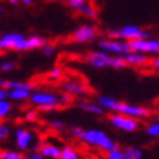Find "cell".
Returning <instances> with one entry per match:
<instances>
[{
	"label": "cell",
	"mask_w": 159,
	"mask_h": 159,
	"mask_svg": "<svg viewBox=\"0 0 159 159\" xmlns=\"http://www.w3.org/2000/svg\"><path fill=\"white\" fill-rule=\"evenodd\" d=\"M84 144L89 145L92 148L100 149L102 152H111V150L119 149V144L116 141H114L109 134L102 131V129H97V128H91V129H85L83 139L80 140Z\"/></svg>",
	"instance_id": "1"
},
{
	"label": "cell",
	"mask_w": 159,
	"mask_h": 159,
	"mask_svg": "<svg viewBox=\"0 0 159 159\" xmlns=\"http://www.w3.org/2000/svg\"><path fill=\"white\" fill-rule=\"evenodd\" d=\"M107 36L114 39H120V40H125V42H133L137 40V39L152 38V33L136 25H124L119 29L107 30Z\"/></svg>",
	"instance_id": "2"
},
{
	"label": "cell",
	"mask_w": 159,
	"mask_h": 159,
	"mask_svg": "<svg viewBox=\"0 0 159 159\" xmlns=\"http://www.w3.org/2000/svg\"><path fill=\"white\" fill-rule=\"evenodd\" d=\"M0 47L3 51H29L27 38L21 33H7L0 36Z\"/></svg>",
	"instance_id": "3"
},
{
	"label": "cell",
	"mask_w": 159,
	"mask_h": 159,
	"mask_svg": "<svg viewBox=\"0 0 159 159\" xmlns=\"http://www.w3.org/2000/svg\"><path fill=\"white\" fill-rule=\"evenodd\" d=\"M115 113L118 114H123L127 116H131L134 119H148L152 116L153 111L152 109H149L146 106H142V105H134V104H129V102H123V101H119L116 109H115Z\"/></svg>",
	"instance_id": "4"
},
{
	"label": "cell",
	"mask_w": 159,
	"mask_h": 159,
	"mask_svg": "<svg viewBox=\"0 0 159 159\" xmlns=\"http://www.w3.org/2000/svg\"><path fill=\"white\" fill-rule=\"evenodd\" d=\"M98 49L104 51L109 54L114 56H123L131 52V45L129 42L120 40V39H114V38H106L98 42Z\"/></svg>",
	"instance_id": "5"
},
{
	"label": "cell",
	"mask_w": 159,
	"mask_h": 159,
	"mask_svg": "<svg viewBox=\"0 0 159 159\" xmlns=\"http://www.w3.org/2000/svg\"><path fill=\"white\" fill-rule=\"evenodd\" d=\"M109 123L115 129H119L125 133H133L140 128L139 119H134L123 114H118V113H113L109 116Z\"/></svg>",
	"instance_id": "6"
},
{
	"label": "cell",
	"mask_w": 159,
	"mask_h": 159,
	"mask_svg": "<svg viewBox=\"0 0 159 159\" xmlns=\"http://www.w3.org/2000/svg\"><path fill=\"white\" fill-rule=\"evenodd\" d=\"M98 35V30L94 25H89V23H84L76 27L74 30L73 35H71V40L79 43V44H85L93 42Z\"/></svg>",
	"instance_id": "7"
},
{
	"label": "cell",
	"mask_w": 159,
	"mask_h": 159,
	"mask_svg": "<svg viewBox=\"0 0 159 159\" xmlns=\"http://www.w3.org/2000/svg\"><path fill=\"white\" fill-rule=\"evenodd\" d=\"M131 49L134 52L145 53V54H153L159 56V39L148 38V39H137V40L129 42Z\"/></svg>",
	"instance_id": "8"
},
{
	"label": "cell",
	"mask_w": 159,
	"mask_h": 159,
	"mask_svg": "<svg viewBox=\"0 0 159 159\" xmlns=\"http://www.w3.org/2000/svg\"><path fill=\"white\" fill-rule=\"evenodd\" d=\"M31 104L38 106L39 109H43L51 105H61L60 104V96L56 94L53 92H48V91H36L33 92L30 97Z\"/></svg>",
	"instance_id": "9"
},
{
	"label": "cell",
	"mask_w": 159,
	"mask_h": 159,
	"mask_svg": "<svg viewBox=\"0 0 159 159\" xmlns=\"http://www.w3.org/2000/svg\"><path fill=\"white\" fill-rule=\"evenodd\" d=\"M61 89L73 97H85L91 94V89L82 80H78V79L63 80L61 84Z\"/></svg>",
	"instance_id": "10"
},
{
	"label": "cell",
	"mask_w": 159,
	"mask_h": 159,
	"mask_svg": "<svg viewBox=\"0 0 159 159\" xmlns=\"http://www.w3.org/2000/svg\"><path fill=\"white\" fill-rule=\"evenodd\" d=\"M14 140H16V146H17L21 152L29 150L30 148L34 146L35 133L33 131L25 128V127L20 125L14 131Z\"/></svg>",
	"instance_id": "11"
},
{
	"label": "cell",
	"mask_w": 159,
	"mask_h": 159,
	"mask_svg": "<svg viewBox=\"0 0 159 159\" xmlns=\"http://www.w3.org/2000/svg\"><path fill=\"white\" fill-rule=\"evenodd\" d=\"M111 58H113L111 54L98 49V51L89 52L88 54H87L85 56V62L94 69H105V67H110Z\"/></svg>",
	"instance_id": "12"
},
{
	"label": "cell",
	"mask_w": 159,
	"mask_h": 159,
	"mask_svg": "<svg viewBox=\"0 0 159 159\" xmlns=\"http://www.w3.org/2000/svg\"><path fill=\"white\" fill-rule=\"evenodd\" d=\"M123 58L127 65L132 66V67H142V66L149 65V62H150V57L148 54L134 52V51H131L127 54H124Z\"/></svg>",
	"instance_id": "13"
},
{
	"label": "cell",
	"mask_w": 159,
	"mask_h": 159,
	"mask_svg": "<svg viewBox=\"0 0 159 159\" xmlns=\"http://www.w3.org/2000/svg\"><path fill=\"white\" fill-rule=\"evenodd\" d=\"M62 148L53 144V142H43L39 152L48 159H60Z\"/></svg>",
	"instance_id": "14"
},
{
	"label": "cell",
	"mask_w": 159,
	"mask_h": 159,
	"mask_svg": "<svg viewBox=\"0 0 159 159\" xmlns=\"http://www.w3.org/2000/svg\"><path fill=\"white\" fill-rule=\"evenodd\" d=\"M78 107L82 109L83 111H87L89 114H93V115H104L105 114V110L102 109L97 102H92V101H87V100H82L78 102Z\"/></svg>",
	"instance_id": "15"
},
{
	"label": "cell",
	"mask_w": 159,
	"mask_h": 159,
	"mask_svg": "<svg viewBox=\"0 0 159 159\" xmlns=\"http://www.w3.org/2000/svg\"><path fill=\"white\" fill-rule=\"evenodd\" d=\"M96 102L105 111L107 110V111H111V113H115V109H116V105L119 101L116 98H114L113 96H109V94H100Z\"/></svg>",
	"instance_id": "16"
},
{
	"label": "cell",
	"mask_w": 159,
	"mask_h": 159,
	"mask_svg": "<svg viewBox=\"0 0 159 159\" xmlns=\"http://www.w3.org/2000/svg\"><path fill=\"white\" fill-rule=\"evenodd\" d=\"M31 94V89L29 88H20V89H13L11 91V100L13 101H18V102H22V101H26V100H30Z\"/></svg>",
	"instance_id": "17"
},
{
	"label": "cell",
	"mask_w": 159,
	"mask_h": 159,
	"mask_svg": "<svg viewBox=\"0 0 159 159\" xmlns=\"http://www.w3.org/2000/svg\"><path fill=\"white\" fill-rule=\"evenodd\" d=\"M125 159H142L144 158V150L139 146H127L124 150Z\"/></svg>",
	"instance_id": "18"
},
{
	"label": "cell",
	"mask_w": 159,
	"mask_h": 159,
	"mask_svg": "<svg viewBox=\"0 0 159 159\" xmlns=\"http://www.w3.org/2000/svg\"><path fill=\"white\" fill-rule=\"evenodd\" d=\"M60 159H80V153L75 148L70 145H65L62 146Z\"/></svg>",
	"instance_id": "19"
},
{
	"label": "cell",
	"mask_w": 159,
	"mask_h": 159,
	"mask_svg": "<svg viewBox=\"0 0 159 159\" xmlns=\"http://www.w3.org/2000/svg\"><path fill=\"white\" fill-rule=\"evenodd\" d=\"M27 43H29V51H31V49L43 48V45L47 44V40L40 35H31L27 38Z\"/></svg>",
	"instance_id": "20"
},
{
	"label": "cell",
	"mask_w": 159,
	"mask_h": 159,
	"mask_svg": "<svg viewBox=\"0 0 159 159\" xmlns=\"http://www.w3.org/2000/svg\"><path fill=\"white\" fill-rule=\"evenodd\" d=\"M78 12L82 13L83 16H85L87 18H91V20L97 18V11H96V8H94L91 3H85L84 5H82L80 8H79Z\"/></svg>",
	"instance_id": "21"
},
{
	"label": "cell",
	"mask_w": 159,
	"mask_h": 159,
	"mask_svg": "<svg viewBox=\"0 0 159 159\" xmlns=\"http://www.w3.org/2000/svg\"><path fill=\"white\" fill-rule=\"evenodd\" d=\"M145 132L149 137L152 139H159V120H154L153 123H150L146 125Z\"/></svg>",
	"instance_id": "22"
},
{
	"label": "cell",
	"mask_w": 159,
	"mask_h": 159,
	"mask_svg": "<svg viewBox=\"0 0 159 159\" xmlns=\"http://www.w3.org/2000/svg\"><path fill=\"white\" fill-rule=\"evenodd\" d=\"M0 159H26V157L16 150H3L0 152Z\"/></svg>",
	"instance_id": "23"
},
{
	"label": "cell",
	"mask_w": 159,
	"mask_h": 159,
	"mask_svg": "<svg viewBox=\"0 0 159 159\" xmlns=\"http://www.w3.org/2000/svg\"><path fill=\"white\" fill-rule=\"evenodd\" d=\"M12 111V104L8 100H0V120L5 119Z\"/></svg>",
	"instance_id": "24"
},
{
	"label": "cell",
	"mask_w": 159,
	"mask_h": 159,
	"mask_svg": "<svg viewBox=\"0 0 159 159\" xmlns=\"http://www.w3.org/2000/svg\"><path fill=\"white\" fill-rule=\"evenodd\" d=\"M127 63L124 61V58L122 56H113V58H111V62H110V67L111 69H115V70H122V69H125Z\"/></svg>",
	"instance_id": "25"
},
{
	"label": "cell",
	"mask_w": 159,
	"mask_h": 159,
	"mask_svg": "<svg viewBox=\"0 0 159 159\" xmlns=\"http://www.w3.org/2000/svg\"><path fill=\"white\" fill-rule=\"evenodd\" d=\"M49 79L52 80H60V79L63 76V69L60 66H54L49 70V74H48Z\"/></svg>",
	"instance_id": "26"
},
{
	"label": "cell",
	"mask_w": 159,
	"mask_h": 159,
	"mask_svg": "<svg viewBox=\"0 0 159 159\" xmlns=\"http://www.w3.org/2000/svg\"><path fill=\"white\" fill-rule=\"evenodd\" d=\"M11 134V125L8 123L2 122L0 123V141H4L9 137Z\"/></svg>",
	"instance_id": "27"
},
{
	"label": "cell",
	"mask_w": 159,
	"mask_h": 159,
	"mask_svg": "<svg viewBox=\"0 0 159 159\" xmlns=\"http://www.w3.org/2000/svg\"><path fill=\"white\" fill-rule=\"evenodd\" d=\"M106 159H125L123 150L120 149H115V150H111V152L106 153Z\"/></svg>",
	"instance_id": "28"
},
{
	"label": "cell",
	"mask_w": 159,
	"mask_h": 159,
	"mask_svg": "<svg viewBox=\"0 0 159 159\" xmlns=\"http://www.w3.org/2000/svg\"><path fill=\"white\" fill-rule=\"evenodd\" d=\"M84 131H85V129H83L82 127H79V125H73V127L70 128V133L73 134V137H75V139H78V140H82V139H83Z\"/></svg>",
	"instance_id": "29"
},
{
	"label": "cell",
	"mask_w": 159,
	"mask_h": 159,
	"mask_svg": "<svg viewBox=\"0 0 159 159\" xmlns=\"http://www.w3.org/2000/svg\"><path fill=\"white\" fill-rule=\"evenodd\" d=\"M14 62L11 61V60H7V61H3L0 63V71H3V73H11V71L14 69Z\"/></svg>",
	"instance_id": "30"
},
{
	"label": "cell",
	"mask_w": 159,
	"mask_h": 159,
	"mask_svg": "<svg viewBox=\"0 0 159 159\" xmlns=\"http://www.w3.org/2000/svg\"><path fill=\"white\" fill-rule=\"evenodd\" d=\"M85 3H88V0H67V5L71 8L73 11H79V8L84 5Z\"/></svg>",
	"instance_id": "31"
},
{
	"label": "cell",
	"mask_w": 159,
	"mask_h": 159,
	"mask_svg": "<svg viewBox=\"0 0 159 159\" xmlns=\"http://www.w3.org/2000/svg\"><path fill=\"white\" fill-rule=\"evenodd\" d=\"M73 96H70L69 93H65L63 92L62 94H60V104H61V106H67V105H70L71 102H73Z\"/></svg>",
	"instance_id": "32"
},
{
	"label": "cell",
	"mask_w": 159,
	"mask_h": 159,
	"mask_svg": "<svg viewBox=\"0 0 159 159\" xmlns=\"http://www.w3.org/2000/svg\"><path fill=\"white\" fill-rule=\"evenodd\" d=\"M49 127L54 131H61V129H63V127H65V123H63L61 119H52L49 122Z\"/></svg>",
	"instance_id": "33"
},
{
	"label": "cell",
	"mask_w": 159,
	"mask_h": 159,
	"mask_svg": "<svg viewBox=\"0 0 159 159\" xmlns=\"http://www.w3.org/2000/svg\"><path fill=\"white\" fill-rule=\"evenodd\" d=\"M56 49H54V47L49 43H47L43 45V48H42V53L45 56V57H52V56L54 54Z\"/></svg>",
	"instance_id": "34"
},
{
	"label": "cell",
	"mask_w": 159,
	"mask_h": 159,
	"mask_svg": "<svg viewBox=\"0 0 159 159\" xmlns=\"http://www.w3.org/2000/svg\"><path fill=\"white\" fill-rule=\"evenodd\" d=\"M149 66L152 67L153 70H155V71H159V56H154V57L150 58Z\"/></svg>",
	"instance_id": "35"
},
{
	"label": "cell",
	"mask_w": 159,
	"mask_h": 159,
	"mask_svg": "<svg viewBox=\"0 0 159 159\" xmlns=\"http://www.w3.org/2000/svg\"><path fill=\"white\" fill-rule=\"evenodd\" d=\"M26 159H45V157L39 150H35V152H31L30 154H27Z\"/></svg>",
	"instance_id": "36"
},
{
	"label": "cell",
	"mask_w": 159,
	"mask_h": 159,
	"mask_svg": "<svg viewBox=\"0 0 159 159\" xmlns=\"http://www.w3.org/2000/svg\"><path fill=\"white\" fill-rule=\"evenodd\" d=\"M36 118H38V113L35 110H29L26 113V115H25V119H26V120H29V122L35 120Z\"/></svg>",
	"instance_id": "37"
},
{
	"label": "cell",
	"mask_w": 159,
	"mask_h": 159,
	"mask_svg": "<svg viewBox=\"0 0 159 159\" xmlns=\"http://www.w3.org/2000/svg\"><path fill=\"white\" fill-rule=\"evenodd\" d=\"M11 98V91L7 88H0V100H8Z\"/></svg>",
	"instance_id": "38"
},
{
	"label": "cell",
	"mask_w": 159,
	"mask_h": 159,
	"mask_svg": "<svg viewBox=\"0 0 159 159\" xmlns=\"http://www.w3.org/2000/svg\"><path fill=\"white\" fill-rule=\"evenodd\" d=\"M33 2H34V0H21V3L23 5H31V4H33Z\"/></svg>",
	"instance_id": "39"
},
{
	"label": "cell",
	"mask_w": 159,
	"mask_h": 159,
	"mask_svg": "<svg viewBox=\"0 0 159 159\" xmlns=\"http://www.w3.org/2000/svg\"><path fill=\"white\" fill-rule=\"evenodd\" d=\"M8 2H9L11 4H18V3L21 2V0H8Z\"/></svg>",
	"instance_id": "40"
},
{
	"label": "cell",
	"mask_w": 159,
	"mask_h": 159,
	"mask_svg": "<svg viewBox=\"0 0 159 159\" xmlns=\"http://www.w3.org/2000/svg\"><path fill=\"white\" fill-rule=\"evenodd\" d=\"M155 120H159V113L155 115Z\"/></svg>",
	"instance_id": "41"
},
{
	"label": "cell",
	"mask_w": 159,
	"mask_h": 159,
	"mask_svg": "<svg viewBox=\"0 0 159 159\" xmlns=\"http://www.w3.org/2000/svg\"><path fill=\"white\" fill-rule=\"evenodd\" d=\"M2 12H3V8H2V7H0V14H2Z\"/></svg>",
	"instance_id": "42"
},
{
	"label": "cell",
	"mask_w": 159,
	"mask_h": 159,
	"mask_svg": "<svg viewBox=\"0 0 159 159\" xmlns=\"http://www.w3.org/2000/svg\"><path fill=\"white\" fill-rule=\"evenodd\" d=\"M2 51H3V49H2V47H0V54H2Z\"/></svg>",
	"instance_id": "43"
}]
</instances>
